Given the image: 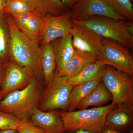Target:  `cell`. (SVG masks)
Instances as JSON below:
<instances>
[{
  "label": "cell",
  "mask_w": 133,
  "mask_h": 133,
  "mask_svg": "<svg viewBox=\"0 0 133 133\" xmlns=\"http://www.w3.org/2000/svg\"><path fill=\"white\" fill-rule=\"evenodd\" d=\"M10 33V58L19 65L43 78L41 48L19 28L10 15L4 13Z\"/></svg>",
  "instance_id": "6da1fadb"
},
{
  "label": "cell",
  "mask_w": 133,
  "mask_h": 133,
  "mask_svg": "<svg viewBox=\"0 0 133 133\" xmlns=\"http://www.w3.org/2000/svg\"><path fill=\"white\" fill-rule=\"evenodd\" d=\"M42 78H35L25 88L8 94L0 101V111L22 121L30 120L31 114L39 105L43 91Z\"/></svg>",
  "instance_id": "7a4b0ae2"
},
{
  "label": "cell",
  "mask_w": 133,
  "mask_h": 133,
  "mask_svg": "<svg viewBox=\"0 0 133 133\" xmlns=\"http://www.w3.org/2000/svg\"><path fill=\"white\" fill-rule=\"evenodd\" d=\"M72 22L74 24L88 28L103 38L115 41L128 49L133 48L132 22L105 16H94L87 21Z\"/></svg>",
  "instance_id": "3957f363"
},
{
  "label": "cell",
  "mask_w": 133,
  "mask_h": 133,
  "mask_svg": "<svg viewBox=\"0 0 133 133\" xmlns=\"http://www.w3.org/2000/svg\"><path fill=\"white\" fill-rule=\"evenodd\" d=\"M116 107L111 103L104 106L58 113L65 131L83 130L101 133L108 114Z\"/></svg>",
  "instance_id": "277c9868"
},
{
  "label": "cell",
  "mask_w": 133,
  "mask_h": 133,
  "mask_svg": "<svg viewBox=\"0 0 133 133\" xmlns=\"http://www.w3.org/2000/svg\"><path fill=\"white\" fill-rule=\"evenodd\" d=\"M102 81L111 94L112 103L116 106L123 105L133 110V77L106 65L102 71Z\"/></svg>",
  "instance_id": "5b68a950"
},
{
  "label": "cell",
  "mask_w": 133,
  "mask_h": 133,
  "mask_svg": "<svg viewBox=\"0 0 133 133\" xmlns=\"http://www.w3.org/2000/svg\"><path fill=\"white\" fill-rule=\"evenodd\" d=\"M69 77L59 75L56 71L42 92L38 109L42 111L69 108L70 97L73 87L69 83Z\"/></svg>",
  "instance_id": "8992f818"
},
{
  "label": "cell",
  "mask_w": 133,
  "mask_h": 133,
  "mask_svg": "<svg viewBox=\"0 0 133 133\" xmlns=\"http://www.w3.org/2000/svg\"><path fill=\"white\" fill-rule=\"evenodd\" d=\"M97 59L105 65L111 66L121 73L133 77L132 56L128 48L118 43L103 38L102 49Z\"/></svg>",
  "instance_id": "52a82bcc"
},
{
  "label": "cell",
  "mask_w": 133,
  "mask_h": 133,
  "mask_svg": "<svg viewBox=\"0 0 133 133\" xmlns=\"http://www.w3.org/2000/svg\"><path fill=\"white\" fill-rule=\"evenodd\" d=\"M70 9L72 21H87L94 16H105L126 20L114 9L105 0H79Z\"/></svg>",
  "instance_id": "ba28073f"
},
{
  "label": "cell",
  "mask_w": 133,
  "mask_h": 133,
  "mask_svg": "<svg viewBox=\"0 0 133 133\" xmlns=\"http://www.w3.org/2000/svg\"><path fill=\"white\" fill-rule=\"evenodd\" d=\"M42 19V33L40 42L41 46L70 34L74 26L70 9L59 15H46Z\"/></svg>",
  "instance_id": "9c48e42d"
},
{
  "label": "cell",
  "mask_w": 133,
  "mask_h": 133,
  "mask_svg": "<svg viewBox=\"0 0 133 133\" xmlns=\"http://www.w3.org/2000/svg\"><path fill=\"white\" fill-rule=\"evenodd\" d=\"M36 77H38L33 72L22 67L10 58L0 89V96L5 97L9 93L23 89Z\"/></svg>",
  "instance_id": "30bf717a"
},
{
  "label": "cell",
  "mask_w": 133,
  "mask_h": 133,
  "mask_svg": "<svg viewBox=\"0 0 133 133\" xmlns=\"http://www.w3.org/2000/svg\"><path fill=\"white\" fill-rule=\"evenodd\" d=\"M72 44L75 49L99 55L103 38L88 28L74 24L71 33Z\"/></svg>",
  "instance_id": "8fae6325"
},
{
  "label": "cell",
  "mask_w": 133,
  "mask_h": 133,
  "mask_svg": "<svg viewBox=\"0 0 133 133\" xmlns=\"http://www.w3.org/2000/svg\"><path fill=\"white\" fill-rule=\"evenodd\" d=\"M10 15L17 26L23 33L32 41L39 44L42 33V17L30 12Z\"/></svg>",
  "instance_id": "7c38bea8"
},
{
  "label": "cell",
  "mask_w": 133,
  "mask_h": 133,
  "mask_svg": "<svg viewBox=\"0 0 133 133\" xmlns=\"http://www.w3.org/2000/svg\"><path fill=\"white\" fill-rule=\"evenodd\" d=\"M30 120L47 133H63L65 131L59 113L55 110L42 111L37 108L31 114Z\"/></svg>",
  "instance_id": "4fadbf2b"
},
{
  "label": "cell",
  "mask_w": 133,
  "mask_h": 133,
  "mask_svg": "<svg viewBox=\"0 0 133 133\" xmlns=\"http://www.w3.org/2000/svg\"><path fill=\"white\" fill-rule=\"evenodd\" d=\"M133 123V110L121 105L116 106L108 114L105 127L124 133L131 129Z\"/></svg>",
  "instance_id": "5bb4252c"
},
{
  "label": "cell",
  "mask_w": 133,
  "mask_h": 133,
  "mask_svg": "<svg viewBox=\"0 0 133 133\" xmlns=\"http://www.w3.org/2000/svg\"><path fill=\"white\" fill-rule=\"evenodd\" d=\"M96 55L91 52L74 50V53L58 73L62 76L70 77L76 74L84 66L97 60Z\"/></svg>",
  "instance_id": "9a60e30c"
},
{
  "label": "cell",
  "mask_w": 133,
  "mask_h": 133,
  "mask_svg": "<svg viewBox=\"0 0 133 133\" xmlns=\"http://www.w3.org/2000/svg\"><path fill=\"white\" fill-rule=\"evenodd\" d=\"M56 64V71L62 70L65 63L74 53L75 49L71 34L58 38L52 42Z\"/></svg>",
  "instance_id": "2e32d148"
},
{
  "label": "cell",
  "mask_w": 133,
  "mask_h": 133,
  "mask_svg": "<svg viewBox=\"0 0 133 133\" xmlns=\"http://www.w3.org/2000/svg\"><path fill=\"white\" fill-rule=\"evenodd\" d=\"M111 94L101 81L89 94L79 103L76 108L86 109L90 106H103L112 100Z\"/></svg>",
  "instance_id": "e0dca14e"
},
{
  "label": "cell",
  "mask_w": 133,
  "mask_h": 133,
  "mask_svg": "<svg viewBox=\"0 0 133 133\" xmlns=\"http://www.w3.org/2000/svg\"><path fill=\"white\" fill-rule=\"evenodd\" d=\"M102 71L92 79L73 87L70 95L69 112L75 111L79 103L102 81Z\"/></svg>",
  "instance_id": "ac0fdd59"
},
{
  "label": "cell",
  "mask_w": 133,
  "mask_h": 133,
  "mask_svg": "<svg viewBox=\"0 0 133 133\" xmlns=\"http://www.w3.org/2000/svg\"><path fill=\"white\" fill-rule=\"evenodd\" d=\"M105 66L97 59L84 66L76 74L69 77V83L73 87L95 78L102 72Z\"/></svg>",
  "instance_id": "d6986e66"
},
{
  "label": "cell",
  "mask_w": 133,
  "mask_h": 133,
  "mask_svg": "<svg viewBox=\"0 0 133 133\" xmlns=\"http://www.w3.org/2000/svg\"><path fill=\"white\" fill-rule=\"evenodd\" d=\"M41 62L46 85L52 78L56 69L52 42L41 46Z\"/></svg>",
  "instance_id": "ffe728a7"
},
{
  "label": "cell",
  "mask_w": 133,
  "mask_h": 133,
  "mask_svg": "<svg viewBox=\"0 0 133 133\" xmlns=\"http://www.w3.org/2000/svg\"><path fill=\"white\" fill-rule=\"evenodd\" d=\"M3 11L10 15L30 12L44 16L31 0H8Z\"/></svg>",
  "instance_id": "44dd1931"
},
{
  "label": "cell",
  "mask_w": 133,
  "mask_h": 133,
  "mask_svg": "<svg viewBox=\"0 0 133 133\" xmlns=\"http://www.w3.org/2000/svg\"><path fill=\"white\" fill-rule=\"evenodd\" d=\"M10 33L3 11L0 13V63L9 62Z\"/></svg>",
  "instance_id": "7402d4cb"
},
{
  "label": "cell",
  "mask_w": 133,
  "mask_h": 133,
  "mask_svg": "<svg viewBox=\"0 0 133 133\" xmlns=\"http://www.w3.org/2000/svg\"><path fill=\"white\" fill-rule=\"evenodd\" d=\"M44 16L50 14L57 16L62 14L68 10L62 0H31Z\"/></svg>",
  "instance_id": "603a6c76"
},
{
  "label": "cell",
  "mask_w": 133,
  "mask_h": 133,
  "mask_svg": "<svg viewBox=\"0 0 133 133\" xmlns=\"http://www.w3.org/2000/svg\"><path fill=\"white\" fill-rule=\"evenodd\" d=\"M118 14L127 21H133V7L131 0H105Z\"/></svg>",
  "instance_id": "cb8c5ba5"
},
{
  "label": "cell",
  "mask_w": 133,
  "mask_h": 133,
  "mask_svg": "<svg viewBox=\"0 0 133 133\" xmlns=\"http://www.w3.org/2000/svg\"><path fill=\"white\" fill-rule=\"evenodd\" d=\"M22 121L14 115L0 111V130L8 129H17Z\"/></svg>",
  "instance_id": "d4e9b609"
},
{
  "label": "cell",
  "mask_w": 133,
  "mask_h": 133,
  "mask_svg": "<svg viewBox=\"0 0 133 133\" xmlns=\"http://www.w3.org/2000/svg\"><path fill=\"white\" fill-rule=\"evenodd\" d=\"M17 130L19 133H47L42 128L34 125L30 120L22 121Z\"/></svg>",
  "instance_id": "484cf974"
},
{
  "label": "cell",
  "mask_w": 133,
  "mask_h": 133,
  "mask_svg": "<svg viewBox=\"0 0 133 133\" xmlns=\"http://www.w3.org/2000/svg\"><path fill=\"white\" fill-rule=\"evenodd\" d=\"M7 64L0 63V88L1 87Z\"/></svg>",
  "instance_id": "4316f807"
},
{
  "label": "cell",
  "mask_w": 133,
  "mask_h": 133,
  "mask_svg": "<svg viewBox=\"0 0 133 133\" xmlns=\"http://www.w3.org/2000/svg\"><path fill=\"white\" fill-rule=\"evenodd\" d=\"M101 133H123L114 129L105 127Z\"/></svg>",
  "instance_id": "83f0119b"
},
{
  "label": "cell",
  "mask_w": 133,
  "mask_h": 133,
  "mask_svg": "<svg viewBox=\"0 0 133 133\" xmlns=\"http://www.w3.org/2000/svg\"><path fill=\"white\" fill-rule=\"evenodd\" d=\"M79 0H62V2L67 8H71Z\"/></svg>",
  "instance_id": "f1b7e54d"
},
{
  "label": "cell",
  "mask_w": 133,
  "mask_h": 133,
  "mask_svg": "<svg viewBox=\"0 0 133 133\" xmlns=\"http://www.w3.org/2000/svg\"><path fill=\"white\" fill-rule=\"evenodd\" d=\"M0 133H19V132L17 129H8L0 130Z\"/></svg>",
  "instance_id": "f546056e"
},
{
  "label": "cell",
  "mask_w": 133,
  "mask_h": 133,
  "mask_svg": "<svg viewBox=\"0 0 133 133\" xmlns=\"http://www.w3.org/2000/svg\"><path fill=\"white\" fill-rule=\"evenodd\" d=\"M8 0H0V13L3 11L6 7Z\"/></svg>",
  "instance_id": "4dcf8cb0"
},
{
  "label": "cell",
  "mask_w": 133,
  "mask_h": 133,
  "mask_svg": "<svg viewBox=\"0 0 133 133\" xmlns=\"http://www.w3.org/2000/svg\"><path fill=\"white\" fill-rule=\"evenodd\" d=\"M63 133H64L63 132ZM75 133H96L94 132H90V131H84V130H79L76 131Z\"/></svg>",
  "instance_id": "1f68e13d"
},
{
  "label": "cell",
  "mask_w": 133,
  "mask_h": 133,
  "mask_svg": "<svg viewBox=\"0 0 133 133\" xmlns=\"http://www.w3.org/2000/svg\"><path fill=\"white\" fill-rule=\"evenodd\" d=\"M4 98V97H3V96H0V101H1V100L2 99H3Z\"/></svg>",
  "instance_id": "d6a6232c"
},
{
  "label": "cell",
  "mask_w": 133,
  "mask_h": 133,
  "mask_svg": "<svg viewBox=\"0 0 133 133\" xmlns=\"http://www.w3.org/2000/svg\"><path fill=\"white\" fill-rule=\"evenodd\" d=\"M129 133H133V130H131V131H130Z\"/></svg>",
  "instance_id": "836d02e7"
},
{
  "label": "cell",
  "mask_w": 133,
  "mask_h": 133,
  "mask_svg": "<svg viewBox=\"0 0 133 133\" xmlns=\"http://www.w3.org/2000/svg\"><path fill=\"white\" fill-rule=\"evenodd\" d=\"M131 2H133V0H131Z\"/></svg>",
  "instance_id": "e575fe53"
}]
</instances>
